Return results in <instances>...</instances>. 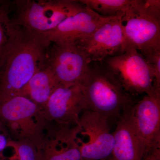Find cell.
Returning <instances> with one entry per match:
<instances>
[{"mask_svg": "<svg viewBox=\"0 0 160 160\" xmlns=\"http://www.w3.org/2000/svg\"><path fill=\"white\" fill-rule=\"evenodd\" d=\"M1 113L6 119L10 121L26 118L36 110L35 103L26 96L17 95L4 100Z\"/></svg>", "mask_w": 160, "mask_h": 160, "instance_id": "9a60e30c", "label": "cell"}, {"mask_svg": "<svg viewBox=\"0 0 160 160\" xmlns=\"http://www.w3.org/2000/svg\"><path fill=\"white\" fill-rule=\"evenodd\" d=\"M109 18L101 16L83 4L56 28L43 34L51 43H75L89 37Z\"/></svg>", "mask_w": 160, "mask_h": 160, "instance_id": "30bf717a", "label": "cell"}, {"mask_svg": "<svg viewBox=\"0 0 160 160\" xmlns=\"http://www.w3.org/2000/svg\"><path fill=\"white\" fill-rule=\"evenodd\" d=\"M109 122L99 113L84 111L78 124V130L83 136L77 138L82 160H102L111 156L114 138Z\"/></svg>", "mask_w": 160, "mask_h": 160, "instance_id": "8992f818", "label": "cell"}, {"mask_svg": "<svg viewBox=\"0 0 160 160\" xmlns=\"http://www.w3.org/2000/svg\"><path fill=\"white\" fill-rule=\"evenodd\" d=\"M102 160H115L112 157H110V158H108L106 159Z\"/></svg>", "mask_w": 160, "mask_h": 160, "instance_id": "7402d4cb", "label": "cell"}, {"mask_svg": "<svg viewBox=\"0 0 160 160\" xmlns=\"http://www.w3.org/2000/svg\"><path fill=\"white\" fill-rule=\"evenodd\" d=\"M52 118L63 122L78 124L79 114L87 110L85 97L80 85L71 86L60 84L46 103Z\"/></svg>", "mask_w": 160, "mask_h": 160, "instance_id": "8fae6325", "label": "cell"}, {"mask_svg": "<svg viewBox=\"0 0 160 160\" xmlns=\"http://www.w3.org/2000/svg\"><path fill=\"white\" fill-rule=\"evenodd\" d=\"M80 84L87 110L97 112L108 120L118 118L123 111L135 103L119 80L103 62H92Z\"/></svg>", "mask_w": 160, "mask_h": 160, "instance_id": "7a4b0ae2", "label": "cell"}, {"mask_svg": "<svg viewBox=\"0 0 160 160\" xmlns=\"http://www.w3.org/2000/svg\"><path fill=\"white\" fill-rule=\"evenodd\" d=\"M126 109L118 118L112 133L114 144L111 157L115 160H142L145 150L132 126Z\"/></svg>", "mask_w": 160, "mask_h": 160, "instance_id": "7c38bea8", "label": "cell"}, {"mask_svg": "<svg viewBox=\"0 0 160 160\" xmlns=\"http://www.w3.org/2000/svg\"><path fill=\"white\" fill-rule=\"evenodd\" d=\"M12 3L14 23L24 29L42 34L56 28L83 6L79 1L72 0H17Z\"/></svg>", "mask_w": 160, "mask_h": 160, "instance_id": "277c9868", "label": "cell"}, {"mask_svg": "<svg viewBox=\"0 0 160 160\" xmlns=\"http://www.w3.org/2000/svg\"><path fill=\"white\" fill-rule=\"evenodd\" d=\"M74 138L65 147L49 156L47 160H82L79 148L74 141Z\"/></svg>", "mask_w": 160, "mask_h": 160, "instance_id": "e0dca14e", "label": "cell"}, {"mask_svg": "<svg viewBox=\"0 0 160 160\" xmlns=\"http://www.w3.org/2000/svg\"><path fill=\"white\" fill-rule=\"evenodd\" d=\"M52 44L47 52L46 66L61 85L66 87L80 85L91 62L75 43Z\"/></svg>", "mask_w": 160, "mask_h": 160, "instance_id": "52a82bcc", "label": "cell"}, {"mask_svg": "<svg viewBox=\"0 0 160 160\" xmlns=\"http://www.w3.org/2000/svg\"><path fill=\"white\" fill-rule=\"evenodd\" d=\"M12 6L0 2V69L20 29L10 16Z\"/></svg>", "mask_w": 160, "mask_h": 160, "instance_id": "5bb4252c", "label": "cell"}, {"mask_svg": "<svg viewBox=\"0 0 160 160\" xmlns=\"http://www.w3.org/2000/svg\"><path fill=\"white\" fill-rule=\"evenodd\" d=\"M60 83L50 69L45 65L37 72L20 95L29 94L33 102L46 103Z\"/></svg>", "mask_w": 160, "mask_h": 160, "instance_id": "4fadbf2b", "label": "cell"}, {"mask_svg": "<svg viewBox=\"0 0 160 160\" xmlns=\"http://www.w3.org/2000/svg\"><path fill=\"white\" fill-rule=\"evenodd\" d=\"M142 160H160V148L153 149L149 152Z\"/></svg>", "mask_w": 160, "mask_h": 160, "instance_id": "ffe728a7", "label": "cell"}, {"mask_svg": "<svg viewBox=\"0 0 160 160\" xmlns=\"http://www.w3.org/2000/svg\"><path fill=\"white\" fill-rule=\"evenodd\" d=\"M124 12L109 17L89 37L75 42L90 62H102L107 58L124 52L126 45L122 23Z\"/></svg>", "mask_w": 160, "mask_h": 160, "instance_id": "ba28073f", "label": "cell"}, {"mask_svg": "<svg viewBox=\"0 0 160 160\" xmlns=\"http://www.w3.org/2000/svg\"><path fill=\"white\" fill-rule=\"evenodd\" d=\"M122 54L106 59L102 62L119 80L128 93L138 95L160 94L153 86L152 66L131 44L126 43Z\"/></svg>", "mask_w": 160, "mask_h": 160, "instance_id": "5b68a950", "label": "cell"}, {"mask_svg": "<svg viewBox=\"0 0 160 160\" xmlns=\"http://www.w3.org/2000/svg\"><path fill=\"white\" fill-rule=\"evenodd\" d=\"M126 111L145 155L160 148V94L144 95Z\"/></svg>", "mask_w": 160, "mask_h": 160, "instance_id": "9c48e42d", "label": "cell"}, {"mask_svg": "<svg viewBox=\"0 0 160 160\" xmlns=\"http://www.w3.org/2000/svg\"><path fill=\"white\" fill-rule=\"evenodd\" d=\"M126 43L150 63L160 54V1L133 0L122 18Z\"/></svg>", "mask_w": 160, "mask_h": 160, "instance_id": "3957f363", "label": "cell"}, {"mask_svg": "<svg viewBox=\"0 0 160 160\" xmlns=\"http://www.w3.org/2000/svg\"><path fill=\"white\" fill-rule=\"evenodd\" d=\"M104 17H111L125 12L133 0H81L79 1Z\"/></svg>", "mask_w": 160, "mask_h": 160, "instance_id": "2e32d148", "label": "cell"}, {"mask_svg": "<svg viewBox=\"0 0 160 160\" xmlns=\"http://www.w3.org/2000/svg\"><path fill=\"white\" fill-rule=\"evenodd\" d=\"M7 144V140L5 136L0 134V152L5 149Z\"/></svg>", "mask_w": 160, "mask_h": 160, "instance_id": "44dd1931", "label": "cell"}, {"mask_svg": "<svg viewBox=\"0 0 160 160\" xmlns=\"http://www.w3.org/2000/svg\"><path fill=\"white\" fill-rule=\"evenodd\" d=\"M19 160H35L34 152L30 146L22 145L18 149Z\"/></svg>", "mask_w": 160, "mask_h": 160, "instance_id": "d6986e66", "label": "cell"}, {"mask_svg": "<svg viewBox=\"0 0 160 160\" xmlns=\"http://www.w3.org/2000/svg\"><path fill=\"white\" fill-rule=\"evenodd\" d=\"M51 42L42 33L20 27L0 69V98L20 95L33 75L46 63Z\"/></svg>", "mask_w": 160, "mask_h": 160, "instance_id": "6da1fadb", "label": "cell"}, {"mask_svg": "<svg viewBox=\"0 0 160 160\" xmlns=\"http://www.w3.org/2000/svg\"><path fill=\"white\" fill-rule=\"evenodd\" d=\"M152 66L153 75V86L156 91L160 92V55L150 63Z\"/></svg>", "mask_w": 160, "mask_h": 160, "instance_id": "ac0fdd59", "label": "cell"}]
</instances>
